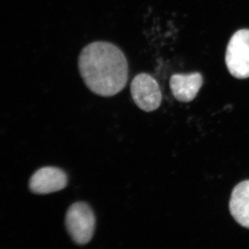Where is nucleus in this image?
<instances>
[{
  "mask_svg": "<svg viewBox=\"0 0 249 249\" xmlns=\"http://www.w3.org/2000/svg\"><path fill=\"white\" fill-rule=\"evenodd\" d=\"M78 70L91 92L111 97L124 90L128 81L127 58L118 46L96 41L85 46L79 54Z\"/></svg>",
  "mask_w": 249,
  "mask_h": 249,
  "instance_id": "1",
  "label": "nucleus"
},
{
  "mask_svg": "<svg viewBox=\"0 0 249 249\" xmlns=\"http://www.w3.org/2000/svg\"><path fill=\"white\" fill-rule=\"evenodd\" d=\"M65 227L75 244L89 243L96 228V217L89 205L83 201L71 205L65 216Z\"/></svg>",
  "mask_w": 249,
  "mask_h": 249,
  "instance_id": "2",
  "label": "nucleus"
},
{
  "mask_svg": "<svg viewBox=\"0 0 249 249\" xmlns=\"http://www.w3.org/2000/svg\"><path fill=\"white\" fill-rule=\"evenodd\" d=\"M228 70L238 79L249 78V29L233 34L228 44L225 56Z\"/></svg>",
  "mask_w": 249,
  "mask_h": 249,
  "instance_id": "3",
  "label": "nucleus"
},
{
  "mask_svg": "<svg viewBox=\"0 0 249 249\" xmlns=\"http://www.w3.org/2000/svg\"><path fill=\"white\" fill-rule=\"evenodd\" d=\"M130 92L136 106L146 112L157 110L162 101V93L157 80L146 73L134 77Z\"/></svg>",
  "mask_w": 249,
  "mask_h": 249,
  "instance_id": "4",
  "label": "nucleus"
},
{
  "mask_svg": "<svg viewBox=\"0 0 249 249\" xmlns=\"http://www.w3.org/2000/svg\"><path fill=\"white\" fill-rule=\"evenodd\" d=\"M67 183V175L63 170L56 167H44L31 177L29 188L34 194L47 195L62 191Z\"/></svg>",
  "mask_w": 249,
  "mask_h": 249,
  "instance_id": "5",
  "label": "nucleus"
},
{
  "mask_svg": "<svg viewBox=\"0 0 249 249\" xmlns=\"http://www.w3.org/2000/svg\"><path fill=\"white\" fill-rule=\"evenodd\" d=\"M203 85V78L198 72L188 74H174L170 80V88L178 101L188 103L194 100Z\"/></svg>",
  "mask_w": 249,
  "mask_h": 249,
  "instance_id": "6",
  "label": "nucleus"
},
{
  "mask_svg": "<svg viewBox=\"0 0 249 249\" xmlns=\"http://www.w3.org/2000/svg\"><path fill=\"white\" fill-rule=\"evenodd\" d=\"M229 210L237 224L249 229V179L242 181L234 188Z\"/></svg>",
  "mask_w": 249,
  "mask_h": 249,
  "instance_id": "7",
  "label": "nucleus"
}]
</instances>
